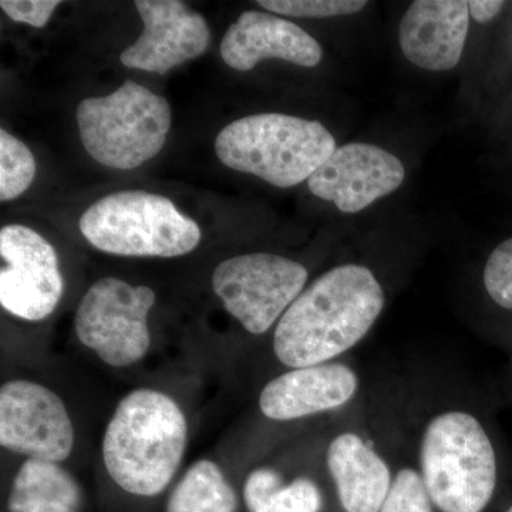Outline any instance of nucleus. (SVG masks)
I'll use <instances>...</instances> for the list:
<instances>
[{"instance_id":"12","label":"nucleus","mask_w":512,"mask_h":512,"mask_svg":"<svg viewBox=\"0 0 512 512\" xmlns=\"http://www.w3.org/2000/svg\"><path fill=\"white\" fill-rule=\"evenodd\" d=\"M143 35L120 55L128 69L165 74L201 56L210 45L207 20L178 0H137Z\"/></svg>"},{"instance_id":"17","label":"nucleus","mask_w":512,"mask_h":512,"mask_svg":"<svg viewBox=\"0 0 512 512\" xmlns=\"http://www.w3.org/2000/svg\"><path fill=\"white\" fill-rule=\"evenodd\" d=\"M82 505V487L66 468L32 458L20 466L8 497V512H80Z\"/></svg>"},{"instance_id":"9","label":"nucleus","mask_w":512,"mask_h":512,"mask_svg":"<svg viewBox=\"0 0 512 512\" xmlns=\"http://www.w3.org/2000/svg\"><path fill=\"white\" fill-rule=\"evenodd\" d=\"M0 305L30 322L49 318L64 292V279L53 245L26 225L0 231Z\"/></svg>"},{"instance_id":"16","label":"nucleus","mask_w":512,"mask_h":512,"mask_svg":"<svg viewBox=\"0 0 512 512\" xmlns=\"http://www.w3.org/2000/svg\"><path fill=\"white\" fill-rule=\"evenodd\" d=\"M328 468L346 512H380L392 487L386 461L355 433L330 443Z\"/></svg>"},{"instance_id":"11","label":"nucleus","mask_w":512,"mask_h":512,"mask_svg":"<svg viewBox=\"0 0 512 512\" xmlns=\"http://www.w3.org/2000/svg\"><path fill=\"white\" fill-rule=\"evenodd\" d=\"M406 178L402 161L375 144L349 143L336 148L308 180L313 195L355 214L396 191Z\"/></svg>"},{"instance_id":"18","label":"nucleus","mask_w":512,"mask_h":512,"mask_svg":"<svg viewBox=\"0 0 512 512\" xmlns=\"http://www.w3.org/2000/svg\"><path fill=\"white\" fill-rule=\"evenodd\" d=\"M248 512H320L323 507L318 485L306 477L285 483L274 468H256L244 484Z\"/></svg>"},{"instance_id":"3","label":"nucleus","mask_w":512,"mask_h":512,"mask_svg":"<svg viewBox=\"0 0 512 512\" xmlns=\"http://www.w3.org/2000/svg\"><path fill=\"white\" fill-rule=\"evenodd\" d=\"M335 137L316 120L264 113L222 128L215 153L225 167L278 188L309 180L336 150Z\"/></svg>"},{"instance_id":"24","label":"nucleus","mask_w":512,"mask_h":512,"mask_svg":"<svg viewBox=\"0 0 512 512\" xmlns=\"http://www.w3.org/2000/svg\"><path fill=\"white\" fill-rule=\"evenodd\" d=\"M59 0H2L0 8L15 22L26 23L33 28H43L47 25Z\"/></svg>"},{"instance_id":"25","label":"nucleus","mask_w":512,"mask_h":512,"mask_svg":"<svg viewBox=\"0 0 512 512\" xmlns=\"http://www.w3.org/2000/svg\"><path fill=\"white\" fill-rule=\"evenodd\" d=\"M504 2L498 0H471L468 2L470 16L478 23L491 22L503 9Z\"/></svg>"},{"instance_id":"22","label":"nucleus","mask_w":512,"mask_h":512,"mask_svg":"<svg viewBox=\"0 0 512 512\" xmlns=\"http://www.w3.org/2000/svg\"><path fill=\"white\" fill-rule=\"evenodd\" d=\"M363 0H259L269 12L292 18H335L365 9Z\"/></svg>"},{"instance_id":"4","label":"nucleus","mask_w":512,"mask_h":512,"mask_svg":"<svg viewBox=\"0 0 512 512\" xmlns=\"http://www.w3.org/2000/svg\"><path fill=\"white\" fill-rule=\"evenodd\" d=\"M421 477L441 512H483L497 485V457L483 424L466 412L434 417L420 448Z\"/></svg>"},{"instance_id":"19","label":"nucleus","mask_w":512,"mask_h":512,"mask_svg":"<svg viewBox=\"0 0 512 512\" xmlns=\"http://www.w3.org/2000/svg\"><path fill=\"white\" fill-rule=\"evenodd\" d=\"M238 495L224 471L211 460H198L175 485L165 512H237Z\"/></svg>"},{"instance_id":"21","label":"nucleus","mask_w":512,"mask_h":512,"mask_svg":"<svg viewBox=\"0 0 512 512\" xmlns=\"http://www.w3.org/2000/svg\"><path fill=\"white\" fill-rule=\"evenodd\" d=\"M380 512H433V501L421 473L413 468L400 470Z\"/></svg>"},{"instance_id":"6","label":"nucleus","mask_w":512,"mask_h":512,"mask_svg":"<svg viewBox=\"0 0 512 512\" xmlns=\"http://www.w3.org/2000/svg\"><path fill=\"white\" fill-rule=\"evenodd\" d=\"M76 119L83 147L97 163L133 170L163 150L171 109L164 97L127 80L109 96L80 101Z\"/></svg>"},{"instance_id":"2","label":"nucleus","mask_w":512,"mask_h":512,"mask_svg":"<svg viewBox=\"0 0 512 512\" xmlns=\"http://www.w3.org/2000/svg\"><path fill=\"white\" fill-rule=\"evenodd\" d=\"M187 420L168 394L133 390L117 404L103 440L107 474L136 497L163 493L187 447Z\"/></svg>"},{"instance_id":"15","label":"nucleus","mask_w":512,"mask_h":512,"mask_svg":"<svg viewBox=\"0 0 512 512\" xmlns=\"http://www.w3.org/2000/svg\"><path fill=\"white\" fill-rule=\"evenodd\" d=\"M357 375L343 363L299 367L271 380L259 396V409L268 419H303L345 406L355 397Z\"/></svg>"},{"instance_id":"14","label":"nucleus","mask_w":512,"mask_h":512,"mask_svg":"<svg viewBox=\"0 0 512 512\" xmlns=\"http://www.w3.org/2000/svg\"><path fill=\"white\" fill-rule=\"evenodd\" d=\"M470 25L464 0H417L399 28L403 55L430 72H447L460 63Z\"/></svg>"},{"instance_id":"7","label":"nucleus","mask_w":512,"mask_h":512,"mask_svg":"<svg viewBox=\"0 0 512 512\" xmlns=\"http://www.w3.org/2000/svg\"><path fill=\"white\" fill-rule=\"evenodd\" d=\"M156 292L123 279L94 282L77 308L74 329L83 346L106 365L127 367L143 360L151 345L148 313Z\"/></svg>"},{"instance_id":"23","label":"nucleus","mask_w":512,"mask_h":512,"mask_svg":"<svg viewBox=\"0 0 512 512\" xmlns=\"http://www.w3.org/2000/svg\"><path fill=\"white\" fill-rule=\"evenodd\" d=\"M484 286L498 306L512 311V238L491 252L485 264Z\"/></svg>"},{"instance_id":"1","label":"nucleus","mask_w":512,"mask_h":512,"mask_svg":"<svg viewBox=\"0 0 512 512\" xmlns=\"http://www.w3.org/2000/svg\"><path fill=\"white\" fill-rule=\"evenodd\" d=\"M383 308L382 285L369 268L348 264L330 269L279 319L275 355L291 369L328 363L365 338Z\"/></svg>"},{"instance_id":"20","label":"nucleus","mask_w":512,"mask_h":512,"mask_svg":"<svg viewBox=\"0 0 512 512\" xmlns=\"http://www.w3.org/2000/svg\"><path fill=\"white\" fill-rule=\"evenodd\" d=\"M36 160L19 138L0 130V201L20 197L35 180Z\"/></svg>"},{"instance_id":"8","label":"nucleus","mask_w":512,"mask_h":512,"mask_svg":"<svg viewBox=\"0 0 512 512\" xmlns=\"http://www.w3.org/2000/svg\"><path fill=\"white\" fill-rule=\"evenodd\" d=\"M308 271L292 259L248 254L225 259L212 274V289L225 309L252 335H264L305 291Z\"/></svg>"},{"instance_id":"5","label":"nucleus","mask_w":512,"mask_h":512,"mask_svg":"<svg viewBox=\"0 0 512 512\" xmlns=\"http://www.w3.org/2000/svg\"><path fill=\"white\" fill-rule=\"evenodd\" d=\"M83 237L106 254L177 258L201 241V229L170 198L140 190L113 192L80 218Z\"/></svg>"},{"instance_id":"10","label":"nucleus","mask_w":512,"mask_h":512,"mask_svg":"<svg viewBox=\"0 0 512 512\" xmlns=\"http://www.w3.org/2000/svg\"><path fill=\"white\" fill-rule=\"evenodd\" d=\"M0 444L32 460H67L73 451L74 427L63 400L43 384L29 380L3 384Z\"/></svg>"},{"instance_id":"26","label":"nucleus","mask_w":512,"mask_h":512,"mask_svg":"<svg viewBox=\"0 0 512 512\" xmlns=\"http://www.w3.org/2000/svg\"><path fill=\"white\" fill-rule=\"evenodd\" d=\"M507 512H512V505H511V508H510V510H508Z\"/></svg>"},{"instance_id":"13","label":"nucleus","mask_w":512,"mask_h":512,"mask_svg":"<svg viewBox=\"0 0 512 512\" xmlns=\"http://www.w3.org/2000/svg\"><path fill=\"white\" fill-rule=\"evenodd\" d=\"M322 47L291 20L248 10L229 26L221 57L232 69L248 72L265 59H281L302 67L318 66Z\"/></svg>"}]
</instances>
